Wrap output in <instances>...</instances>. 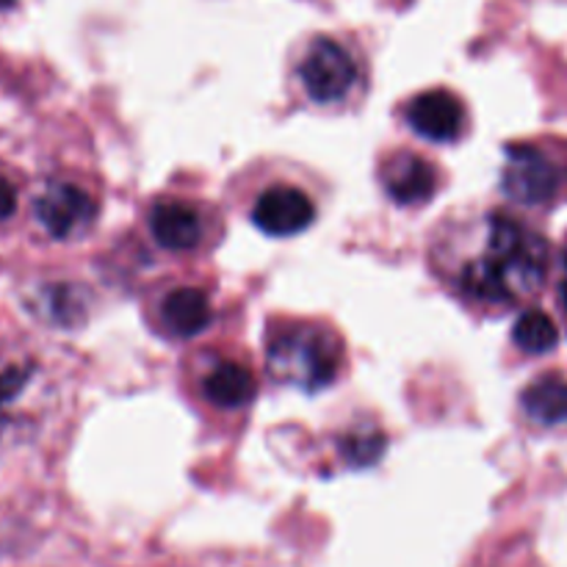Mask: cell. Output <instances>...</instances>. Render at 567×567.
<instances>
[{
	"label": "cell",
	"instance_id": "obj_1",
	"mask_svg": "<svg viewBox=\"0 0 567 567\" xmlns=\"http://www.w3.org/2000/svg\"><path fill=\"white\" fill-rule=\"evenodd\" d=\"M548 244L535 227L504 210H487L437 241L435 266L471 308L502 313L526 302L548 275Z\"/></svg>",
	"mask_w": 567,
	"mask_h": 567
},
{
	"label": "cell",
	"instance_id": "obj_2",
	"mask_svg": "<svg viewBox=\"0 0 567 567\" xmlns=\"http://www.w3.org/2000/svg\"><path fill=\"white\" fill-rule=\"evenodd\" d=\"M266 358L277 380L291 382L302 391H321L341 371L343 347L330 327L286 321V324H271L266 338Z\"/></svg>",
	"mask_w": 567,
	"mask_h": 567
},
{
	"label": "cell",
	"instance_id": "obj_3",
	"mask_svg": "<svg viewBox=\"0 0 567 567\" xmlns=\"http://www.w3.org/2000/svg\"><path fill=\"white\" fill-rule=\"evenodd\" d=\"M502 188L520 205H548L563 197L567 188V164L546 144H509Z\"/></svg>",
	"mask_w": 567,
	"mask_h": 567
},
{
	"label": "cell",
	"instance_id": "obj_4",
	"mask_svg": "<svg viewBox=\"0 0 567 567\" xmlns=\"http://www.w3.org/2000/svg\"><path fill=\"white\" fill-rule=\"evenodd\" d=\"M297 75L310 103L338 105L358 89L360 66L341 42L319 37L305 50Z\"/></svg>",
	"mask_w": 567,
	"mask_h": 567
},
{
	"label": "cell",
	"instance_id": "obj_5",
	"mask_svg": "<svg viewBox=\"0 0 567 567\" xmlns=\"http://www.w3.org/2000/svg\"><path fill=\"white\" fill-rule=\"evenodd\" d=\"M316 219V203L297 186H269L252 205V221L271 238H291L308 230Z\"/></svg>",
	"mask_w": 567,
	"mask_h": 567
},
{
	"label": "cell",
	"instance_id": "obj_6",
	"mask_svg": "<svg viewBox=\"0 0 567 567\" xmlns=\"http://www.w3.org/2000/svg\"><path fill=\"white\" fill-rule=\"evenodd\" d=\"M97 216V203L75 183H50L37 199V219L53 238H72L86 230Z\"/></svg>",
	"mask_w": 567,
	"mask_h": 567
},
{
	"label": "cell",
	"instance_id": "obj_7",
	"mask_svg": "<svg viewBox=\"0 0 567 567\" xmlns=\"http://www.w3.org/2000/svg\"><path fill=\"white\" fill-rule=\"evenodd\" d=\"M410 127L435 144L457 142L465 131V105L449 89H430L415 94L404 109Z\"/></svg>",
	"mask_w": 567,
	"mask_h": 567
},
{
	"label": "cell",
	"instance_id": "obj_8",
	"mask_svg": "<svg viewBox=\"0 0 567 567\" xmlns=\"http://www.w3.org/2000/svg\"><path fill=\"white\" fill-rule=\"evenodd\" d=\"M380 181L396 205H424L437 192V169L410 150H396L382 161Z\"/></svg>",
	"mask_w": 567,
	"mask_h": 567
},
{
	"label": "cell",
	"instance_id": "obj_9",
	"mask_svg": "<svg viewBox=\"0 0 567 567\" xmlns=\"http://www.w3.org/2000/svg\"><path fill=\"white\" fill-rule=\"evenodd\" d=\"M150 233L155 244L172 252H192L205 238V216L194 203L161 199L150 210Z\"/></svg>",
	"mask_w": 567,
	"mask_h": 567
},
{
	"label": "cell",
	"instance_id": "obj_10",
	"mask_svg": "<svg viewBox=\"0 0 567 567\" xmlns=\"http://www.w3.org/2000/svg\"><path fill=\"white\" fill-rule=\"evenodd\" d=\"M199 393L216 410L236 413L252 402L255 393H258V380H255L252 369L241 360H219L203 374Z\"/></svg>",
	"mask_w": 567,
	"mask_h": 567
},
{
	"label": "cell",
	"instance_id": "obj_11",
	"mask_svg": "<svg viewBox=\"0 0 567 567\" xmlns=\"http://www.w3.org/2000/svg\"><path fill=\"white\" fill-rule=\"evenodd\" d=\"M210 299L197 286H177L161 299L158 319L175 338H194L210 324Z\"/></svg>",
	"mask_w": 567,
	"mask_h": 567
},
{
	"label": "cell",
	"instance_id": "obj_12",
	"mask_svg": "<svg viewBox=\"0 0 567 567\" xmlns=\"http://www.w3.org/2000/svg\"><path fill=\"white\" fill-rule=\"evenodd\" d=\"M520 408L532 421L543 426L563 424L567 421V380L557 374L540 377L524 391Z\"/></svg>",
	"mask_w": 567,
	"mask_h": 567
},
{
	"label": "cell",
	"instance_id": "obj_13",
	"mask_svg": "<svg viewBox=\"0 0 567 567\" xmlns=\"http://www.w3.org/2000/svg\"><path fill=\"white\" fill-rule=\"evenodd\" d=\"M513 343L526 354H546L559 343V330L551 316L532 308L515 321Z\"/></svg>",
	"mask_w": 567,
	"mask_h": 567
},
{
	"label": "cell",
	"instance_id": "obj_14",
	"mask_svg": "<svg viewBox=\"0 0 567 567\" xmlns=\"http://www.w3.org/2000/svg\"><path fill=\"white\" fill-rule=\"evenodd\" d=\"M341 452L347 463L352 465H371L382 457L385 452V435L374 430H358L352 435L343 437Z\"/></svg>",
	"mask_w": 567,
	"mask_h": 567
},
{
	"label": "cell",
	"instance_id": "obj_15",
	"mask_svg": "<svg viewBox=\"0 0 567 567\" xmlns=\"http://www.w3.org/2000/svg\"><path fill=\"white\" fill-rule=\"evenodd\" d=\"M25 382H28V369H20V365L0 369V421H3V410L9 408L11 399L22 391Z\"/></svg>",
	"mask_w": 567,
	"mask_h": 567
},
{
	"label": "cell",
	"instance_id": "obj_16",
	"mask_svg": "<svg viewBox=\"0 0 567 567\" xmlns=\"http://www.w3.org/2000/svg\"><path fill=\"white\" fill-rule=\"evenodd\" d=\"M14 210H17V188L0 175V221L9 219Z\"/></svg>",
	"mask_w": 567,
	"mask_h": 567
},
{
	"label": "cell",
	"instance_id": "obj_17",
	"mask_svg": "<svg viewBox=\"0 0 567 567\" xmlns=\"http://www.w3.org/2000/svg\"><path fill=\"white\" fill-rule=\"evenodd\" d=\"M559 299H563V308L567 313V249L563 255V275H559Z\"/></svg>",
	"mask_w": 567,
	"mask_h": 567
},
{
	"label": "cell",
	"instance_id": "obj_18",
	"mask_svg": "<svg viewBox=\"0 0 567 567\" xmlns=\"http://www.w3.org/2000/svg\"><path fill=\"white\" fill-rule=\"evenodd\" d=\"M11 3H14V0H0V9H9Z\"/></svg>",
	"mask_w": 567,
	"mask_h": 567
}]
</instances>
